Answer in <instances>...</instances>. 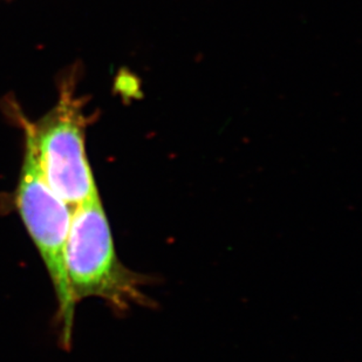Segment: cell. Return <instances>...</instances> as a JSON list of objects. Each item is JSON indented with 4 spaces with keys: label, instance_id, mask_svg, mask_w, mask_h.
<instances>
[{
    "label": "cell",
    "instance_id": "3",
    "mask_svg": "<svg viewBox=\"0 0 362 362\" xmlns=\"http://www.w3.org/2000/svg\"><path fill=\"white\" fill-rule=\"evenodd\" d=\"M87 117L73 88L65 86L54 110L35 128L39 163L49 188L76 208L100 195L86 153Z\"/></svg>",
    "mask_w": 362,
    "mask_h": 362
},
{
    "label": "cell",
    "instance_id": "1",
    "mask_svg": "<svg viewBox=\"0 0 362 362\" xmlns=\"http://www.w3.org/2000/svg\"><path fill=\"white\" fill-rule=\"evenodd\" d=\"M65 265L76 303L99 298L117 313L151 304L144 291L148 277L128 269L117 256L100 195L73 208Z\"/></svg>",
    "mask_w": 362,
    "mask_h": 362
},
{
    "label": "cell",
    "instance_id": "2",
    "mask_svg": "<svg viewBox=\"0 0 362 362\" xmlns=\"http://www.w3.org/2000/svg\"><path fill=\"white\" fill-rule=\"evenodd\" d=\"M21 122L25 132V154L14 192V204L51 278L58 301L62 344L69 347L76 303L66 272L65 250L73 208L49 188L39 163L33 124L28 120Z\"/></svg>",
    "mask_w": 362,
    "mask_h": 362
}]
</instances>
